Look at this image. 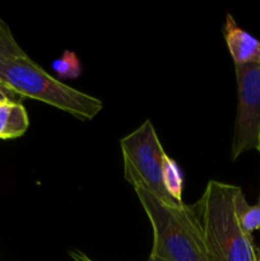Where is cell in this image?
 Listing matches in <instances>:
<instances>
[{"label":"cell","mask_w":260,"mask_h":261,"mask_svg":"<svg viewBox=\"0 0 260 261\" xmlns=\"http://www.w3.org/2000/svg\"><path fill=\"white\" fill-rule=\"evenodd\" d=\"M239 186L211 180L193 212L213 261H259L251 234L241 228L235 209Z\"/></svg>","instance_id":"6da1fadb"},{"label":"cell","mask_w":260,"mask_h":261,"mask_svg":"<svg viewBox=\"0 0 260 261\" xmlns=\"http://www.w3.org/2000/svg\"><path fill=\"white\" fill-rule=\"evenodd\" d=\"M130 185L134 188L152 227L150 255L165 261H213L191 206L168 205L139 182H130Z\"/></svg>","instance_id":"7a4b0ae2"},{"label":"cell","mask_w":260,"mask_h":261,"mask_svg":"<svg viewBox=\"0 0 260 261\" xmlns=\"http://www.w3.org/2000/svg\"><path fill=\"white\" fill-rule=\"evenodd\" d=\"M0 83L22 98L37 99L79 120H92L103 107L101 99L50 75L28 55L0 58Z\"/></svg>","instance_id":"3957f363"},{"label":"cell","mask_w":260,"mask_h":261,"mask_svg":"<svg viewBox=\"0 0 260 261\" xmlns=\"http://www.w3.org/2000/svg\"><path fill=\"white\" fill-rule=\"evenodd\" d=\"M124 158V176L127 182H139L168 205H177L166 193L162 182L163 150L150 120L120 140ZM184 204V203H183Z\"/></svg>","instance_id":"277c9868"},{"label":"cell","mask_w":260,"mask_h":261,"mask_svg":"<svg viewBox=\"0 0 260 261\" xmlns=\"http://www.w3.org/2000/svg\"><path fill=\"white\" fill-rule=\"evenodd\" d=\"M237 114L231 144V158L256 149L260 132V63L235 66Z\"/></svg>","instance_id":"5b68a950"},{"label":"cell","mask_w":260,"mask_h":261,"mask_svg":"<svg viewBox=\"0 0 260 261\" xmlns=\"http://www.w3.org/2000/svg\"><path fill=\"white\" fill-rule=\"evenodd\" d=\"M223 36L235 66L260 63V41L240 28L229 13L226 15Z\"/></svg>","instance_id":"8992f818"},{"label":"cell","mask_w":260,"mask_h":261,"mask_svg":"<svg viewBox=\"0 0 260 261\" xmlns=\"http://www.w3.org/2000/svg\"><path fill=\"white\" fill-rule=\"evenodd\" d=\"M30 126L27 111L20 102H0V139L22 137Z\"/></svg>","instance_id":"52a82bcc"},{"label":"cell","mask_w":260,"mask_h":261,"mask_svg":"<svg viewBox=\"0 0 260 261\" xmlns=\"http://www.w3.org/2000/svg\"><path fill=\"white\" fill-rule=\"evenodd\" d=\"M162 182L165 186L166 193L168 194L173 201L178 204H183V189H184V178L183 172L180 167L176 163L175 160L170 157L166 153L163 157V167H162Z\"/></svg>","instance_id":"ba28073f"},{"label":"cell","mask_w":260,"mask_h":261,"mask_svg":"<svg viewBox=\"0 0 260 261\" xmlns=\"http://www.w3.org/2000/svg\"><path fill=\"white\" fill-rule=\"evenodd\" d=\"M235 209L240 226L247 234L260 229V199L255 205H249L241 188H239L235 196Z\"/></svg>","instance_id":"9c48e42d"},{"label":"cell","mask_w":260,"mask_h":261,"mask_svg":"<svg viewBox=\"0 0 260 261\" xmlns=\"http://www.w3.org/2000/svg\"><path fill=\"white\" fill-rule=\"evenodd\" d=\"M53 69L56 75L61 79H74L82 73L81 61L73 51L69 50H66L61 58L54 61Z\"/></svg>","instance_id":"30bf717a"},{"label":"cell","mask_w":260,"mask_h":261,"mask_svg":"<svg viewBox=\"0 0 260 261\" xmlns=\"http://www.w3.org/2000/svg\"><path fill=\"white\" fill-rule=\"evenodd\" d=\"M27 54L18 45L9 25L0 18V58L25 56Z\"/></svg>","instance_id":"8fae6325"},{"label":"cell","mask_w":260,"mask_h":261,"mask_svg":"<svg viewBox=\"0 0 260 261\" xmlns=\"http://www.w3.org/2000/svg\"><path fill=\"white\" fill-rule=\"evenodd\" d=\"M22 97L18 96L17 93H14L13 91H10L9 88L4 86V84L0 83V101H12V102H20Z\"/></svg>","instance_id":"7c38bea8"},{"label":"cell","mask_w":260,"mask_h":261,"mask_svg":"<svg viewBox=\"0 0 260 261\" xmlns=\"http://www.w3.org/2000/svg\"><path fill=\"white\" fill-rule=\"evenodd\" d=\"M69 254H70L71 259H73L74 261H94V260L89 259L86 254H83V252H81V251H70Z\"/></svg>","instance_id":"4fadbf2b"},{"label":"cell","mask_w":260,"mask_h":261,"mask_svg":"<svg viewBox=\"0 0 260 261\" xmlns=\"http://www.w3.org/2000/svg\"><path fill=\"white\" fill-rule=\"evenodd\" d=\"M147 261H165V260L161 259V257L154 256V255H149V257H148Z\"/></svg>","instance_id":"5bb4252c"},{"label":"cell","mask_w":260,"mask_h":261,"mask_svg":"<svg viewBox=\"0 0 260 261\" xmlns=\"http://www.w3.org/2000/svg\"><path fill=\"white\" fill-rule=\"evenodd\" d=\"M256 150L260 153V132H259V138H257V145H256Z\"/></svg>","instance_id":"9a60e30c"},{"label":"cell","mask_w":260,"mask_h":261,"mask_svg":"<svg viewBox=\"0 0 260 261\" xmlns=\"http://www.w3.org/2000/svg\"><path fill=\"white\" fill-rule=\"evenodd\" d=\"M257 259L260 261V251H257Z\"/></svg>","instance_id":"2e32d148"},{"label":"cell","mask_w":260,"mask_h":261,"mask_svg":"<svg viewBox=\"0 0 260 261\" xmlns=\"http://www.w3.org/2000/svg\"><path fill=\"white\" fill-rule=\"evenodd\" d=\"M0 102H2V101H0Z\"/></svg>","instance_id":"e0dca14e"},{"label":"cell","mask_w":260,"mask_h":261,"mask_svg":"<svg viewBox=\"0 0 260 261\" xmlns=\"http://www.w3.org/2000/svg\"><path fill=\"white\" fill-rule=\"evenodd\" d=\"M259 199H260V198H259Z\"/></svg>","instance_id":"ac0fdd59"}]
</instances>
